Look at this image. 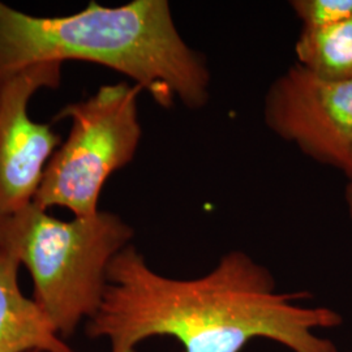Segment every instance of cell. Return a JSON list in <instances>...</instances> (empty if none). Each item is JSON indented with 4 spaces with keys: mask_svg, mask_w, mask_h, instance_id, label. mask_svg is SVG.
I'll list each match as a JSON object with an SVG mask.
<instances>
[{
    "mask_svg": "<svg viewBox=\"0 0 352 352\" xmlns=\"http://www.w3.org/2000/svg\"><path fill=\"white\" fill-rule=\"evenodd\" d=\"M305 292H279L273 274L251 256L228 252L202 277L176 279L154 272L133 245L113 257L90 338L110 352H138L153 337H171L182 352H241L253 340L291 352H338L317 329L342 324L327 307H302Z\"/></svg>",
    "mask_w": 352,
    "mask_h": 352,
    "instance_id": "6da1fadb",
    "label": "cell"
},
{
    "mask_svg": "<svg viewBox=\"0 0 352 352\" xmlns=\"http://www.w3.org/2000/svg\"><path fill=\"white\" fill-rule=\"evenodd\" d=\"M291 8L302 29H317L352 19V0H294Z\"/></svg>",
    "mask_w": 352,
    "mask_h": 352,
    "instance_id": "9c48e42d",
    "label": "cell"
},
{
    "mask_svg": "<svg viewBox=\"0 0 352 352\" xmlns=\"http://www.w3.org/2000/svg\"><path fill=\"white\" fill-rule=\"evenodd\" d=\"M62 63H38L0 80V218L34 200L43 173L60 144L50 124L33 122L28 103L41 88H56Z\"/></svg>",
    "mask_w": 352,
    "mask_h": 352,
    "instance_id": "8992f818",
    "label": "cell"
},
{
    "mask_svg": "<svg viewBox=\"0 0 352 352\" xmlns=\"http://www.w3.org/2000/svg\"><path fill=\"white\" fill-rule=\"evenodd\" d=\"M295 55L296 64L321 78L352 80V19L334 25L302 29Z\"/></svg>",
    "mask_w": 352,
    "mask_h": 352,
    "instance_id": "ba28073f",
    "label": "cell"
},
{
    "mask_svg": "<svg viewBox=\"0 0 352 352\" xmlns=\"http://www.w3.org/2000/svg\"><path fill=\"white\" fill-rule=\"evenodd\" d=\"M20 261L0 251V352H74L36 300L17 283Z\"/></svg>",
    "mask_w": 352,
    "mask_h": 352,
    "instance_id": "52a82bcc",
    "label": "cell"
},
{
    "mask_svg": "<svg viewBox=\"0 0 352 352\" xmlns=\"http://www.w3.org/2000/svg\"><path fill=\"white\" fill-rule=\"evenodd\" d=\"M82 60L128 76L164 109L196 110L209 101L205 59L176 29L166 0L120 7L90 1L81 12L36 17L0 1V80L46 62Z\"/></svg>",
    "mask_w": 352,
    "mask_h": 352,
    "instance_id": "7a4b0ae2",
    "label": "cell"
},
{
    "mask_svg": "<svg viewBox=\"0 0 352 352\" xmlns=\"http://www.w3.org/2000/svg\"><path fill=\"white\" fill-rule=\"evenodd\" d=\"M344 201H346L349 215L352 218V179L347 180L346 189H344Z\"/></svg>",
    "mask_w": 352,
    "mask_h": 352,
    "instance_id": "30bf717a",
    "label": "cell"
},
{
    "mask_svg": "<svg viewBox=\"0 0 352 352\" xmlns=\"http://www.w3.org/2000/svg\"><path fill=\"white\" fill-rule=\"evenodd\" d=\"M132 238L133 230L107 212L65 222L32 202L0 218V251L28 267L34 300L64 337L97 314L109 266Z\"/></svg>",
    "mask_w": 352,
    "mask_h": 352,
    "instance_id": "3957f363",
    "label": "cell"
},
{
    "mask_svg": "<svg viewBox=\"0 0 352 352\" xmlns=\"http://www.w3.org/2000/svg\"><path fill=\"white\" fill-rule=\"evenodd\" d=\"M264 119L278 138L352 179V80H325L294 64L267 90Z\"/></svg>",
    "mask_w": 352,
    "mask_h": 352,
    "instance_id": "5b68a950",
    "label": "cell"
},
{
    "mask_svg": "<svg viewBox=\"0 0 352 352\" xmlns=\"http://www.w3.org/2000/svg\"><path fill=\"white\" fill-rule=\"evenodd\" d=\"M139 85H103L85 101L64 107L55 120L69 118L71 132L51 157L33 202L41 209L67 208L75 217L98 213L102 188L129 164L139 148Z\"/></svg>",
    "mask_w": 352,
    "mask_h": 352,
    "instance_id": "277c9868",
    "label": "cell"
}]
</instances>
